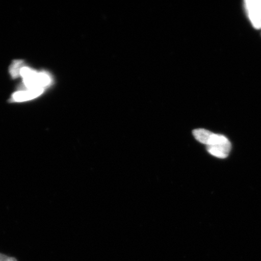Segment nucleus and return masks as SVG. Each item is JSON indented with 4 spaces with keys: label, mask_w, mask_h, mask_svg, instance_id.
Wrapping results in <instances>:
<instances>
[{
    "label": "nucleus",
    "mask_w": 261,
    "mask_h": 261,
    "mask_svg": "<svg viewBox=\"0 0 261 261\" xmlns=\"http://www.w3.org/2000/svg\"><path fill=\"white\" fill-rule=\"evenodd\" d=\"M19 76L22 77L25 89H44L53 83L51 75L45 71H37L23 65Z\"/></svg>",
    "instance_id": "f257e3e1"
},
{
    "label": "nucleus",
    "mask_w": 261,
    "mask_h": 261,
    "mask_svg": "<svg viewBox=\"0 0 261 261\" xmlns=\"http://www.w3.org/2000/svg\"><path fill=\"white\" fill-rule=\"evenodd\" d=\"M44 89H25L16 91L12 94L11 101L14 102H25L37 98L44 93Z\"/></svg>",
    "instance_id": "f03ea898"
},
{
    "label": "nucleus",
    "mask_w": 261,
    "mask_h": 261,
    "mask_svg": "<svg viewBox=\"0 0 261 261\" xmlns=\"http://www.w3.org/2000/svg\"><path fill=\"white\" fill-rule=\"evenodd\" d=\"M244 6L253 27L256 29H261V18L253 0H246L244 2Z\"/></svg>",
    "instance_id": "7ed1b4c3"
},
{
    "label": "nucleus",
    "mask_w": 261,
    "mask_h": 261,
    "mask_svg": "<svg viewBox=\"0 0 261 261\" xmlns=\"http://www.w3.org/2000/svg\"><path fill=\"white\" fill-rule=\"evenodd\" d=\"M231 148V143L215 146H207L206 149L208 153L216 158L226 159L227 158Z\"/></svg>",
    "instance_id": "20e7f679"
},
{
    "label": "nucleus",
    "mask_w": 261,
    "mask_h": 261,
    "mask_svg": "<svg viewBox=\"0 0 261 261\" xmlns=\"http://www.w3.org/2000/svg\"><path fill=\"white\" fill-rule=\"evenodd\" d=\"M24 65V62L21 60H16L10 67V73L13 77L16 78L19 76V72Z\"/></svg>",
    "instance_id": "39448f33"
},
{
    "label": "nucleus",
    "mask_w": 261,
    "mask_h": 261,
    "mask_svg": "<svg viewBox=\"0 0 261 261\" xmlns=\"http://www.w3.org/2000/svg\"><path fill=\"white\" fill-rule=\"evenodd\" d=\"M0 261H17V260L14 257H10L0 253Z\"/></svg>",
    "instance_id": "423d86ee"
},
{
    "label": "nucleus",
    "mask_w": 261,
    "mask_h": 261,
    "mask_svg": "<svg viewBox=\"0 0 261 261\" xmlns=\"http://www.w3.org/2000/svg\"><path fill=\"white\" fill-rule=\"evenodd\" d=\"M253 2L261 18V0H253Z\"/></svg>",
    "instance_id": "0eeeda50"
}]
</instances>
